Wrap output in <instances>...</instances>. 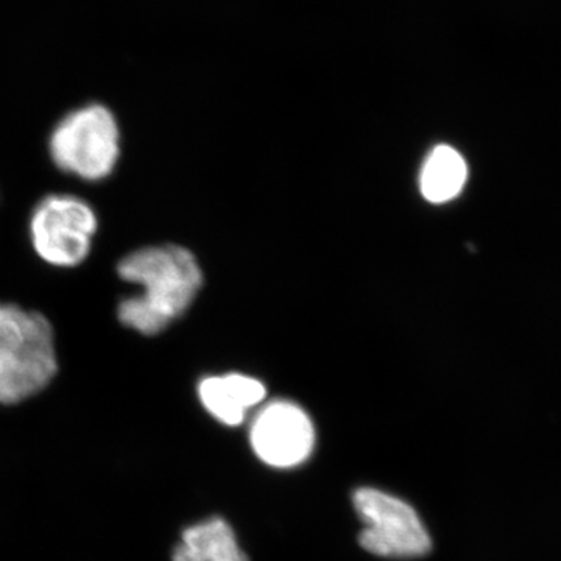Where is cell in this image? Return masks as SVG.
<instances>
[{
  "label": "cell",
  "mask_w": 561,
  "mask_h": 561,
  "mask_svg": "<svg viewBox=\"0 0 561 561\" xmlns=\"http://www.w3.org/2000/svg\"><path fill=\"white\" fill-rule=\"evenodd\" d=\"M117 275L140 287V294L119 302L117 319L128 330L149 337L160 334L187 311L203 280L194 254L179 245L133 251L117 265Z\"/></svg>",
  "instance_id": "obj_1"
},
{
  "label": "cell",
  "mask_w": 561,
  "mask_h": 561,
  "mask_svg": "<svg viewBox=\"0 0 561 561\" xmlns=\"http://www.w3.org/2000/svg\"><path fill=\"white\" fill-rule=\"evenodd\" d=\"M58 371L50 321L0 302V404H16L49 386Z\"/></svg>",
  "instance_id": "obj_2"
},
{
  "label": "cell",
  "mask_w": 561,
  "mask_h": 561,
  "mask_svg": "<svg viewBox=\"0 0 561 561\" xmlns=\"http://www.w3.org/2000/svg\"><path fill=\"white\" fill-rule=\"evenodd\" d=\"M49 149L60 171L84 181H101L113 173L119 160V125L102 103L80 106L58 122Z\"/></svg>",
  "instance_id": "obj_3"
},
{
  "label": "cell",
  "mask_w": 561,
  "mask_h": 561,
  "mask_svg": "<svg viewBox=\"0 0 561 561\" xmlns=\"http://www.w3.org/2000/svg\"><path fill=\"white\" fill-rule=\"evenodd\" d=\"M98 227V216L87 202L73 195H49L32 214L33 249L54 267H77L90 254Z\"/></svg>",
  "instance_id": "obj_4"
},
{
  "label": "cell",
  "mask_w": 561,
  "mask_h": 561,
  "mask_svg": "<svg viewBox=\"0 0 561 561\" xmlns=\"http://www.w3.org/2000/svg\"><path fill=\"white\" fill-rule=\"evenodd\" d=\"M354 507L364 530L360 545L373 556L415 559L431 551V537L408 502L376 489L354 493Z\"/></svg>",
  "instance_id": "obj_5"
},
{
  "label": "cell",
  "mask_w": 561,
  "mask_h": 561,
  "mask_svg": "<svg viewBox=\"0 0 561 561\" xmlns=\"http://www.w3.org/2000/svg\"><path fill=\"white\" fill-rule=\"evenodd\" d=\"M250 442L254 454L264 463L273 468H291L311 456L316 432L302 409L291 402L276 401L254 420Z\"/></svg>",
  "instance_id": "obj_6"
},
{
  "label": "cell",
  "mask_w": 561,
  "mask_h": 561,
  "mask_svg": "<svg viewBox=\"0 0 561 561\" xmlns=\"http://www.w3.org/2000/svg\"><path fill=\"white\" fill-rule=\"evenodd\" d=\"M206 411L227 426H239L247 409L260 404L265 398L264 383L243 375L213 376L198 386Z\"/></svg>",
  "instance_id": "obj_7"
},
{
  "label": "cell",
  "mask_w": 561,
  "mask_h": 561,
  "mask_svg": "<svg viewBox=\"0 0 561 561\" xmlns=\"http://www.w3.org/2000/svg\"><path fill=\"white\" fill-rule=\"evenodd\" d=\"M173 561H249L230 524L220 518L195 524L184 530Z\"/></svg>",
  "instance_id": "obj_8"
},
{
  "label": "cell",
  "mask_w": 561,
  "mask_h": 561,
  "mask_svg": "<svg viewBox=\"0 0 561 561\" xmlns=\"http://www.w3.org/2000/svg\"><path fill=\"white\" fill-rule=\"evenodd\" d=\"M468 179L467 162L449 146H438L431 151L420 176V190L431 203H446L456 198Z\"/></svg>",
  "instance_id": "obj_9"
}]
</instances>
